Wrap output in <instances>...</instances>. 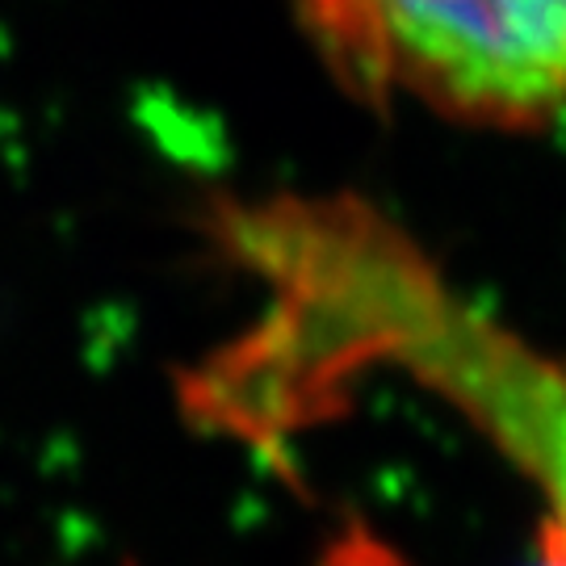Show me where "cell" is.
I'll return each instance as SVG.
<instances>
[{
	"label": "cell",
	"mask_w": 566,
	"mask_h": 566,
	"mask_svg": "<svg viewBox=\"0 0 566 566\" xmlns=\"http://www.w3.org/2000/svg\"><path fill=\"white\" fill-rule=\"evenodd\" d=\"M210 231L264 290L261 319L193 382V407L256 446L324 424L369 374L453 407L546 504L566 566V365L465 298L357 193L227 198Z\"/></svg>",
	"instance_id": "cell-1"
},
{
	"label": "cell",
	"mask_w": 566,
	"mask_h": 566,
	"mask_svg": "<svg viewBox=\"0 0 566 566\" xmlns=\"http://www.w3.org/2000/svg\"><path fill=\"white\" fill-rule=\"evenodd\" d=\"M332 76L486 130L566 114V0H290Z\"/></svg>",
	"instance_id": "cell-2"
},
{
	"label": "cell",
	"mask_w": 566,
	"mask_h": 566,
	"mask_svg": "<svg viewBox=\"0 0 566 566\" xmlns=\"http://www.w3.org/2000/svg\"><path fill=\"white\" fill-rule=\"evenodd\" d=\"M319 566H407V558L395 546H386L369 528H348L327 546Z\"/></svg>",
	"instance_id": "cell-3"
},
{
	"label": "cell",
	"mask_w": 566,
	"mask_h": 566,
	"mask_svg": "<svg viewBox=\"0 0 566 566\" xmlns=\"http://www.w3.org/2000/svg\"><path fill=\"white\" fill-rule=\"evenodd\" d=\"M542 566H554V563H542Z\"/></svg>",
	"instance_id": "cell-4"
}]
</instances>
